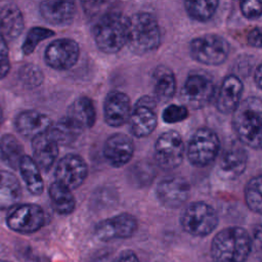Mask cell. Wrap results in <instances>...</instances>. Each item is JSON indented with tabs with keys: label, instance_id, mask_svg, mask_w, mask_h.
I'll use <instances>...</instances> for the list:
<instances>
[{
	"label": "cell",
	"instance_id": "14",
	"mask_svg": "<svg viewBox=\"0 0 262 262\" xmlns=\"http://www.w3.org/2000/svg\"><path fill=\"white\" fill-rule=\"evenodd\" d=\"M88 175V166L85 160L74 154L59 159L55 166V181L73 190L82 185Z\"/></svg>",
	"mask_w": 262,
	"mask_h": 262
},
{
	"label": "cell",
	"instance_id": "26",
	"mask_svg": "<svg viewBox=\"0 0 262 262\" xmlns=\"http://www.w3.org/2000/svg\"><path fill=\"white\" fill-rule=\"evenodd\" d=\"M21 187L17 177L8 171H0V210H10L17 205Z\"/></svg>",
	"mask_w": 262,
	"mask_h": 262
},
{
	"label": "cell",
	"instance_id": "37",
	"mask_svg": "<svg viewBox=\"0 0 262 262\" xmlns=\"http://www.w3.org/2000/svg\"><path fill=\"white\" fill-rule=\"evenodd\" d=\"M10 70L9 50L6 39L0 34V80L7 76Z\"/></svg>",
	"mask_w": 262,
	"mask_h": 262
},
{
	"label": "cell",
	"instance_id": "21",
	"mask_svg": "<svg viewBox=\"0 0 262 262\" xmlns=\"http://www.w3.org/2000/svg\"><path fill=\"white\" fill-rule=\"evenodd\" d=\"M33 160L39 169L48 172L58 156L57 142L47 133L40 134L32 139Z\"/></svg>",
	"mask_w": 262,
	"mask_h": 262
},
{
	"label": "cell",
	"instance_id": "11",
	"mask_svg": "<svg viewBox=\"0 0 262 262\" xmlns=\"http://www.w3.org/2000/svg\"><path fill=\"white\" fill-rule=\"evenodd\" d=\"M157 101L154 97L144 95L132 106L129 117V129L131 134L137 138L150 135L157 127Z\"/></svg>",
	"mask_w": 262,
	"mask_h": 262
},
{
	"label": "cell",
	"instance_id": "7",
	"mask_svg": "<svg viewBox=\"0 0 262 262\" xmlns=\"http://www.w3.org/2000/svg\"><path fill=\"white\" fill-rule=\"evenodd\" d=\"M219 222L216 210L208 203H190L180 217V224L185 232L192 236L204 237L213 232Z\"/></svg>",
	"mask_w": 262,
	"mask_h": 262
},
{
	"label": "cell",
	"instance_id": "31",
	"mask_svg": "<svg viewBox=\"0 0 262 262\" xmlns=\"http://www.w3.org/2000/svg\"><path fill=\"white\" fill-rule=\"evenodd\" d=\"M219 1L217 0H200V1H185L184 9L187 15L200 23L210 20L217 11Z\"/></svg>",
	"mask_w": 262,
	"mask_h": 262
},
{
	"label": "cell",
	"instance_id": "22",
	"mask_svg": "<svg viewBox=\"0 0 262 262\" xmlns=\"http://www.w3.org/2000/svg\"><path fill=\"white\" fill-rule=\"evenodd\" d=\"M76 4L74 1L47 0L39 5L41 16L49 24L64 26L72 23L76 15Z\"/></svg>",
	"mask_w": 262,
	"mask_h": 262
},
{
	"label": "cell",
	"instance_id": "12",
	"mask_svg": "<svg viewBox=\"0 0 262 262\" xmlns=\"http://www.w3.org/2000/svg\"><path fill=\"white\" fill-rule=\"evenodd\" d=\"M80 47L71 38H59L50 42L44 51L45 63L56 71L72 69L79 60Z\"/></svg>",
	"mask_w": 262,
	"mask_h": 262
},
{
	"label": "cell",
	"instance_id": "39",
	"mask_svg": "<svg viewBox=\"0 0 262 262\" xmlns=\"http://www.w3.org/2000/svg\"><path fill=\"white\" fill-rule=\"evenodd\" d=\"M113 262H139L137 255L131 250L121 252Z\"/></svg>",
	"mask_w": 262,
	"mask_h": 262
},
{
	"label": "cell",
	"instance_id": "19",
	"mask_svg": "<svg viewBox=\"0 0 262 262\" xmlns=\"http://www.w3.org/2000/svg\"><path fill=\"white\" fill-rule=\"evenodd\" d=\"M248 154L239 144L228 146L221 156L218 165V174L223 179H235L239 177L247 168Z\"/></svg>",
	"mask_w": 262,
	"mask_h": 262
},
{
	"label": "cell",
	"instance_id": "6",
	"mask_svg": "<svg viewBox=\"0 0 262 262\" xmlns=\"http://www.w3.org/2000/svg\"><path fill=\"white\" fill-rule=\"evenodd\" d=\"M191 58L206 66H220L230 51L228 41L218 34H205L193 38L188 46Z\"/></svg>",
	"mask_w": 262,
	"mask_h": 262
},
{
	"label": "cell",
	"instance_id": "20",
	"mask_svg": "<svg viewBox=\"0 0 262 262\" xmlns=\"http://www.w3.org/2000/svg\"><path fill=\"white\" fill-rule=\"evenodd\" d=\"M51 125L52 121L47 115L34 110L20 112L14 120L17 132L21 136L31 139L47 132Z\"/></svg>",
	"mask_w": 262,
	"mask_h": 262
},
{
	"label": "cell",
	"instance_id": "13",
	"mask_svg": "<svg viewBox=\"0 0 262 262\" xmlns=\"http://www.w3.org/2000/svg\"><path fill=\"white\" fill-rule=\"evenodd\" d=\"M138 228L135 216L129 213H121L99 221L94 227L97 238L103 242L131 237Z\"/></svg>",
	"mask_w": 262,
	"mask_h": 262
},
{
	"label": "cell",
	"instance_id": "5",
	"mask_svg": "<svg viewBox=\"0 0 262 262\" xmlns=\"http://www.w3.org/2000/svg\"><path fill=\"white\" fill-rule=\"evenodd\" d=\"M220 152V139L217 133L208 128H198L191 135L185 154L189 163L196 168L211 165Z\"/></svg>",
	"mask_w": 262,
	"mask_h": 262
},
{
	"label": "cell",
	"instance_id": "32",
	"mask_svg": "<svg viewBox=\"0 0 262 262\" xmlns=\"http://www.w3.org/2000/svg\"><path fill=\"white\" fill-rule=\"evenodd\" d=\"M261 175L252 177L245 186V202L247 207L254 213L261 214Z\"/></svg>",
	"mask_w": 262,
	"mask_h": 262
},
{
	"label": "cell",
	"instance_id": "33",
	"mask_svg": "<svg viewBox=\"0 0 262 262\" xmlns=\"http://www.w3.org/2000/svg\"><path fill=\"white\" fill-rule=\"evenodd\" d=\"M54 32L48 28L44 27H33L27 33L25 41L21 45V51L24 54H31L40 42L51 38L54 36Z\"/></svg>",
	"mask_w": 262,
	"mask_h": 262
},
{
	"label": "cell",
	"instance_id": "27",
	"mask_svg": "<svg viewBox=\"0 0 262 262\" xmlns=\"http://www.w3.org/2000/svg\"><path fill=\"white\" fill-rule=\"evenodd\" d=\"M48 194L52 207L59 215H70L76 208V199L72 190L57 181H53L49 188Z\"/></svg>",
	"mask_w": 262,
	"mask_h": 262
},
{
	"label": "cell",
	"instance_id": "15",
	"mask_svg": "<svg viewBox=\"0 0 262 262\" xmlns=\"http://www.w3.org/2000/svg\"><path fill=\"white\" fill-rule=\"evenodd\" d=\"M190 187L187 180L179 175H168L157 185L156 194L159 202L168 209L182 206L188 199Z\"/></svg>",
	"mask_w": 262,
	"mask_h": 262
},
{
	"label": "cell",
	"instance_id": "36",
	"mask_svg": "<svg viewBox=\"0 0 262 262\" xmlns=\"http://www.w3.org/2000/svg\"><path fill=\"white\" fill-rule=\"evenodd\" d=\"M239 10L248 19H258L261 16V3L256 0H244L239 2Z\"/></svg>",
	"mask_w": 262,
	"mask_h": 262
},
{
	"label": "cell",
	"instance_id": "42",
	"mask_svg": "<svg viewBox=\"0 0 262 262\" xmlns=\"http://www.w3.org/2000/svg\"><path fill=\"white\" fill-rule=\"evenodd\" d=\"M0 262H9V261H6V260H0Z\"/></svg>",
	"mask_w": 262,
	"mask_h": 262
},
{
	"label": "cell",
	"instance_id": "41",
	"mask_svg": "<svg viewBox=\"0 0 262 262\" xmlns=\"http://www.w3.org/2000/svg\"><path fill=\"white\" fill-rule=\"evenodd\" d=\"M3 120H4V117H3V112H2V110L0 108V126L2 125V123H3Z\"/></svg>",
	"mask_w": 262,
	"mask_h": 262
},
{
	"label": "cell",
	"instance_id": "29",
	"mask_svg": "<svg viewBox=\"0 0 262 262\" xmlns=\"http://www.w3.org/2000/svg\"><path fill=\"white\" fill-rule=\"evenodd\" d=\"M83 129L70 118L64 116L56 123H52L47 133L57 142V144L68 145L74 142L82 133Z\"/></svg>",
	"mask_w": 262,
	"mask_h": 262
},
{
	"label": "cell",
	"instance_id": "30",
	"mask_svg": "<svg viewBox=\"0 0 262 262\" xmlns=\"http://www.w3.org/2000/svg\"><path fill=\"white\" fill-rule=\"evenodd\" d=\"M0 155L3 161L12 169H18L20 159L24 157V147L12 134H4L0 139Z\"/></svg>",
	"mask_w": 262,
	"mask_h": 262
},
{
	"label": "cell",
	"instance_id": "1",
	"mask_svg": "<svg viewBox=\"0 0 262 262\" xmlns=\"http://www.w3.org/2000/svg\"><path fill=\"white\" fill-rule=\"evenodd\" d=\"M232 129L238 141L251 148L259 149L262 139V102L257 96L242 100L231 114Z\"/></svg>",
	"mask_w": 262,
	"mask_h": 262
},
{
	"label": "cell",
	"instance_id": "2",
	"mask_svg": "<svg viewBox=\"0 0 262 262\" xmlns=\"http://www.w3.org/2000/svg\"><path fill=\"white\" fill-rule=\"evenodd\" d=\"M252 251V238L243 227L230 226L215 234L211 243L214 262H246Z\"/></svg>",
	"mask_w": 262,
	"mask_h": 262
},
{
	"label": "cell",
	"instance_id": "35",
	"mask_svg": "<svg viewBox=\"0 0 262 262\" xmlns=\"http://www.w3.org/2000/svg\"><path fill=\"white\" fill-rule=\"evenodd\" d=\"M19 77L21 81L31 87L39 86L43 81L42 71L35 64H25L19 70Z\"/></svg>",
	"mask_w": 262,
	"mask_h": 262
},
{
	"label": "cell",
	"instance_id": "34",
	"mask_svg": "<svg viewBox=\"0 0 262 262\" xmlns=\"http://www.w3.org/2000/svg\"><path fill=\"white\" fill-rule=\"evenodd\" d=\"M188 108L182 104H169L162 113V119L167 124L180 123L188 118Z\"/></svg>",
	"mask_w": 262,
	"mask_h": 262
},
{
	"label": "cell",
	"instance_id": "10",
	"mask_svg": "<svg viewBox=\"0 0 262 262\" xmlns=\"http://www.w3.org/2000/svg\"><path fill=\"white\" fill-rule=\"evenodd\" d=\"M45 223V212L36 204H20L11 208L6 216L7 226L18 233L38 231Z\"/></svg>",
	"mask_w": 262,
	"mask_h": 262
},
{
	"label": "cell",
	"instance_id": "25",
	"mask_svg": "<svg viewBox=\"0 0 262 262\" xmlns=\"http://www.w3.org/2000/svg\"><path fill=\"white\" fill-rule=\"evenodd\" d=\"M67 117L79 125L83 130L91 128L96 122V108L93 100L88 96L76 98L69 106Z\"/></svg>",
	"mask_w": 262,
	"mask_h": 262
},
{
	"label": "cell",
	"instance_id": "28",
	"mask_svg": "<svg viewBox=\"0 0 262 262\" xmlns=\"http://www.w3.org/2000/svg\"><path fill=\"white\" fill-rule=\"evenodd\" d=\"M18 170L28 190L34 195H40L44 190V182L40 169L34 162L33 158L24 155L18 164Z\"/></svg>",
	"mask_w": 262,
	"mask_h": 262
},
{
	"label": "cell",
	"instance_id": "8",
	"mask_svg": "<svg viewBox=\"0 0 262 262\" xmlns=\"http://www.w3.org/2000/svg\"><path fill=\"white\" fill-rule=\"evenodd\" d=\"M185 145L181 135L175 130L162 133L155 142V160L166 171L178 168L183 162Z\"/></svg>",
	"mask_w": 262,
	"mask_h": 262
},
{
	"label": "cell",
	"instance_id": "24",
	"mask_svg": "<svg viewBox=\"0 0 262 262\" xmlns=\"http://www.w3.org/2000/svg\"><path fill=\"white\" fill-rule=\"evenodd\" d=\"M24 15L15 4L9 3L0 8V34L7 39L17 38L24 31Z\"/></svg>",
	"mask_w": 262,
	"mask_h": 262
},
{
	"label": "cell",
	"instance_id": "17",
	"mask_svg": "<svg viewBox=\"0 0 262 262\" xmlns=\"http://www.w3.org/2000/svg\"><path fill=\"white\" fill-rule=\"evenodd\" d=\"M102 154L112 167L121 168L128 164L133 157V140L127 134L114 133L105 139Z\"/></svg>",
	"mask_w": 262,
	"mask_h": 262
},
{
	"label": "cell",
	"instance_id": "16",
	"mask_svg": "<svg viewBox=\"0 0 262 262\" xmlns=\"http://www.w3.org/2000/svg\"><path fill=\"white\" fill-rule=\"evenodd\" d=\"M131 111V100L126 93L114 90L106 94L103 101V118L108 126L118 128L126 124Z\"/></svg>",
	"mask_w": 262,
	"mask_h": 262
},
{
	"label": "cell",
	"instance_id": "9",
	"mask_svg": "<svg viewBox=\"0 0 262 262\" xmlns=\"http://www.w3.org/2000/svg\"><path fill=\"white\" fill-rule=\"evenodd\" d=\"M215 94L214 80L204 71L190 72L182 87L184 102L192 108H202L209 104Z\"/></svg>",
	"mask_w": 262,
	"mask_h": 262
},
{
	"label": "cell",
	"instance_id": "23",
	"mask_svg": "<svg viewBox=\"0 0 262 262\" xmlns=\"http://www.w3.org/2000/svg\"><path fill=\"white\" fill-rule=\"evenodd\" d=\"M151 82L155 99L166 102L174 96L177 89V81L171 69L159 66L152 73Z\"/></svg>",
	"mask_w": 262,
	"mask_h": 262
},
{
	"label": "cell",
	"instance_id": "4",
	"mask_svg": "<svg viewBox=\"0 0 262 262\" xmlns=\"http://www.w3.org/2000/svg\"><path fill=\"white\" fill-rule=\"evenodd\" d=\"M127 31L128 17L120 11H106L99 16L93 28L95 44L103 53H117L127 43Z\"/></svg>",
	"mask_w": 262,
	"mask_h": 262
},
{
	"label": "cell",
	"instance_id": "18",
	"mask_svg": "<svg viewBox=\"0 0 262 262\" xmlns=\"http://www.w3.org/2000/svg\"><path fill=\"white\" fill-rule=\"evenodd\" d=\"M244 84L238 76L227 75L221 82L216 96V108L224 115H231L242 101Z\"/></svg>",
	"mask_w": 262,
	"mask_h": 262
},
{
	"label": "cell",
	"instance_id": "40",
	"mask_svg": "<svg viewBox=\"0 0 262 262\" xmlns=\"http://www.w3.org/2000/svg\"><path fill=\"white\" fill-rule=\"evenodd\" d=\"M261 64L259 63L257 67H256V70L254 71V82L256 84V86L260 89L261 88Z\"/></svg>",
	"mask_w": 262,
	"mask_h": 262
},
{
	"label": "cell",
	"instance_id": "3",
	"mask_svg": "<svg viewBox=\"0 0 262 262\" xmlns=\"http://www.w3.org/2000/svg\"><path fill=\"white\" fill-rule=\"evenodd\" d=\"M161 40V29L154 14L138 11L128 18L126 45L133 53L143 55L154 51L160 46Z\"/></svg>",
	"mask_w": 262,
	"mask_h": 262
},
{
	"label": "cell",
	"instance_id": "38",
	"mask_svg": "<svg viewBox=\"0 0 262 262\" xmlns=\"http://www.w3.org/2000/svg\"><path fill=\"white\" fill-rule=\"evenodd\" d=\"M247 43L254 48H261V30L259 27H256L249 32L247 36Z\"/></svg>",
	"mask_w": 262,
	"mask_h": 262
}]
</instances>
